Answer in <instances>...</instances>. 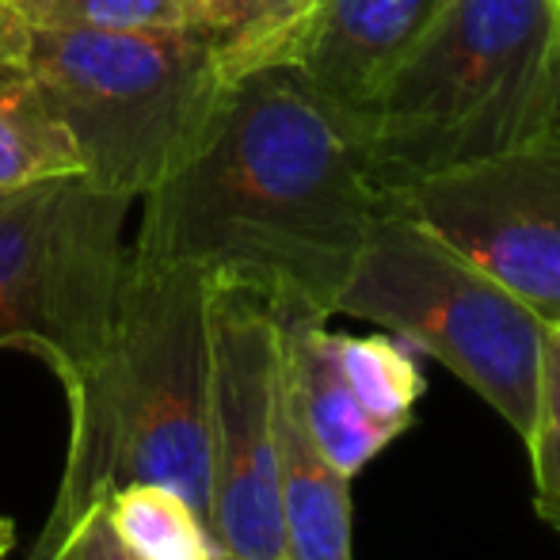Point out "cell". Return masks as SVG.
Returning <instances> with one entry per match:
<instances>
[{
    "mask_svg": "<svg viewBox=\"0 0 560 560\" xmlns=\"http://www.w3.org/2000/svg\"><path fill=\"white\" fill-rule=\"evenodd\" d=\"M385 202L435 229L546 325L560 320V130L495 161L412 184Z\"/></svg>",
    "mask_w": 560,
    "mask_h": 560,
    "instance_id": "ba28073f",
    "label": "cell"
},
{
    "mask_svg": "<svg viewBox=\"0 0 560 560\" xmlns=\"http://www.w3.org/2000/svg\"><path fill=\"white\" fill-rule=\"evenodd\" d=\"M31 560H138V557H133L112 530L107 503H96V508L84 511L46 553H38Z\"/></svg>",
    "mask_w": 560,
    "mask_h": 560,
    "instance_id": "e0dca14e",
    "label": "cell"
},
{
    "mask_svg": "<svg viewBox=\"0 0 560 560\" xmlns=\"http://www.w3.org/2000/svg\"><path fill=\"white\" fill-rule=\"evenodd\" d=\"M210 294L191 264L130 252L104 354L69 393V446L31 557L126 485H168L210 526Z\"/></svg>",
    "mask_w": 560,
    "mask_h": 560,
    "instance_id": "7a4b0ae2",
    "label": "cell"
},
{
    "mask_svg": "<svg viewBox=\"0 0 560 560\" xmlns=\"http://www.w3.org/2000/svg\"><path fill=\"white\" fill-rule=\"evenodd\" d=\"M0 23L35 31H202L195 0H0Z\"/></svg>",
    "mask_w": 560,
    "mask_h": 560,
    "instance_id": "9a60e30c",
    "label": "cell"
},
{
    "mask_svg": "<svg viewBox=\"0 0 560 560\" xmlns=\"http://www.w3.org/2000/svg\"><path fill=\"white\" fill-rule=\"evenodd\" d=\"M66 172H84L73 138L46 115L20 69L0 58V191Z\"/></svg>",
    "mask_w": 560,
    "mask_h": 560,
    "instance_id": "5bb4252c",
    "label": "cell"
},
{
    "mask_svg": "<svg viewBox=\"0 0 560 560\" xmlns=\"http://www.w3.org/2000/svg\"><path fill=\"white\" fill-rule=\"evenodd\" d=\"M214 560H236V557H225V553H214Z\"/></svg>",
    "mask_w": 560,
    "mask_h": 560,
    "instance_id": "44dd1931",
    "label": "cell"
},
{
    "mask_svg": "<svg viewBox=\"0 0 560 560\" xmlns=\"http://www.w3.org/2000/svg\"><path fill=\"white\" fill-rule=\"evenodd\" d=\"M107 518L138 560H214L207 518L168 485H126L107 495Z\"/></svg>",
    "mask_w": 560,
    "mask_h": 560,
    "instance_id": "4fadbf2b",
    "label": "cell"
},
{
    "mask_svg": "<svg viewBox=\"0 0 560 560\" xmlns=\"http://www.w3.org/2000/svg\"><path fill=\"white\" fill-rule=\"evenodd\" d=\"M138 199L84 172L0 191V351H27L66 397L115 328Z\"/></svg>",
    "mask_w": 560,
    "mask_h": 560,
    "instance_id": "8992f818",
    "label": "cell"
},
{
    "mask_svg": "<svg viewBox=\"0 0 560 560\" xmlns=\"http://www.w3.org/2000/svg\"><path fill=\"white\" fill-rule=\"evenodd\" d=\"M382 210L362 122L275 61L229 81L199 153L141 195L130 252L332 320Z\"/></svg>",
    "mask_w": 560,
    "mask_h": 560,
    "instance_id": "6da1fadb",
    "label": "cell"
},
{
    "mask_svg": "<svg viewBox=\"0 0 560 560\" xmlns=\"http://www.w3.org/2000/svg\"><path fill=\"white\" fill-rule=\"evenodd\" d=\"M557 328H560V320H557Z\"/></svg>",
    "mask_w": 560,
    "mask_h": 560,
    "instance_id": "7402d4cb",
    "label": "cell"
},
{
    "mask_svg": "<svg viewBox=\"0 0 560 560\" xmlns=\"http://www.w3.org/2000/svg\"><path fill=\"white\" fill-rule=\"evenodd\" d=\"M282 320L271 298L214 279L210 294V534L218 553L282 560Z\"/></svg>",
    "mask_w": 560,
    "mask_h": 560,
    "instance_id": "52a82bcc",
    "label": "cell"
},
{
    "mask_svg": "<svg viewBox=\"0 0 560 560\" xmlns=\"http://www.w3.org/2000/svg\"><path fill=\"white\" fill-rule=\"evenodd\" d=\"M15 549V523L8 515H0V560Z\"/></svg>",
    "mask_w": 560,
    "mask_h": 560,
    "instance_id": "ffe728a7",
    "label": "cell"
},
{
    "mask_svg": "<svg viewBox=\"0 0 560 560\" xmlns=\"http://www.w3.org/2000/svg\"><path fill=\"white\" fill-rule=\"evenodd\" d=\"M557 4V50H553V115H549V130H560V0Z\"/></svg>",
    "mask_w": 560,
    "mask_h": 560,
    "instance_id": "ac0fdd59",
    "label": "cell"
},
{
    "mask_svg": "<svg viewBox=\"0 0 560 560\" xmlns=\"http://www.w3.org/2000/svg\"><path fill=\"white\" fill-rule=\"evenodd\" d=\"M336 313L420 347L492 405L523 443L530 439L549 325L420 218L385 202Z\"/></svg>",
    "mask_w": 560,
    "mask_h": 560,
    "instance_id": "5b68a950",
    "label": "cell"
},
{
    "mask_svg": "<svg viewBox=\"0 0 560 560\" xmlns=\"http://www.w3.org/2000/svg\"><path fill=\"white\" fill-rule=\"evenodd\" d=\"M279 518L282 560H354L351 477L313 446L287 397V377L279 416Z\"/></svg>",
    "mask_w": 560,
    "mask_h": 560,
    "instance_id": "8fae6325",
    "label": "cell"
},
{
    "mask_svg": "<svg viewBox=\"0 0 560 560\" xmlns=\"http://www.w3.org/2000/svg\"><path fill=\"white\" fill-rule=\"evenodd\" d=\"M446 0H320L290 61L351 118H366Z\"/></svg>",
    "mask_w": 560,
    "mask_h": 560,
    "instance_id": "30bf717a",
    "label": "cell"
},
{
    "mask_svg": "<svg viewBox=\"0 0 560 560\" xmlns=\"http://www.w3.org/2000/svg\"><path fill=\"white\" fill-rule=\"evenodd\" d=\"M225 84L252 69L290 61L320 0H195Z\"/></svg>",
    "mask_w": 560,
    "mask_h": 560,
    "instance_id": "7c38bea8",
    "label": "cell"
},
{
    "mask_svg": "<svg viewBox=\"0 0 560 560\" xmlns=\"http://www.w3.org/2000/svg\"><path fill=\"white\" fill-rule=\"evenodd\" d=\"M530 469L538 495H560V328L549 325L541 347V377L538 405H534L530 428Z\"/></svg>",
    "mask_w": 560,
    "mask_h": 560,
    "instance_id": "2e32d148",
    "label": "cell"
},
{
    "mask_svg": "<svg viewBox=\"0 0 560 560\" xmlns=\"http://www.w3.org/2000/svg\"><path fill=\"white\" fill-rule=\"evenodd\" d=\"M282 320V377L313 446L343 477H359L416 420L423 374L389 336L332 332L328 320Z\"/></svg>",
    "mask_w": 560,
    "mask_h": 560,
    "instance_id": "9c48e42d",
    "label": "cell"
},
{
    "mask_svg": "<svg viewBox=\"0 0 560 560\" xmlns=\"http://www.w3.org/2000/svg\"><path fill=\"white\" fill-rule=\"evenodd\" d=\"M46 115L73 138L84 176L141 199L179 172L210 130L225 77L199 31H35L0 23Z\"/></svg>",
    "mask_w": 560,
    "mask_h": 560,
    "instance_id": "277c9868",
    "label": "cell"
},
{
    "mask_svg": "<svg viewBox=\"0 0 560 560\" xmlns=\"http://www.w3.org/2000/svg\"><path fill=\"white\" fill-rule=\"evenodd\" d=\"M534 508L553 530H560V495H534Z\"/></svg>",
    "mask_w": 560,
    "mask_h": 560,
    "instance_id": "d6986e66",
    "label": "cell"
},
{
    "mask_svg": "<svg viewBox=\"0 0 560 560\" xmlns=\"http://www.w3.org/2000/svg\"><path fill=\"white\" fill-rule=\"evenodd\" d=\"M553 0H446L362 118L382 195L495 161L549 130Z\"/></svg>",
    "mask_w": 560,
    "mask_h": 560,
    "instance_id": "3957f363",
    "label": "cell"
}]
</instances>
